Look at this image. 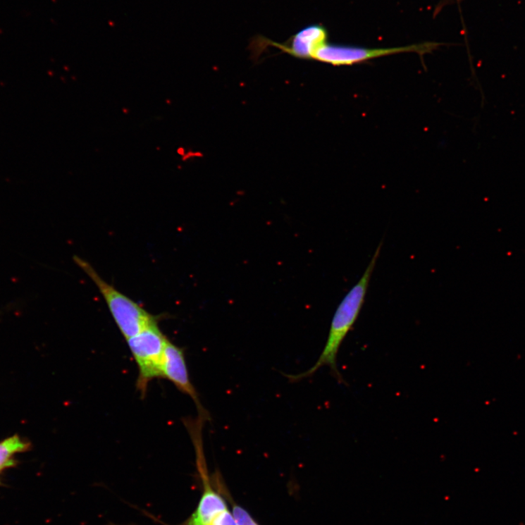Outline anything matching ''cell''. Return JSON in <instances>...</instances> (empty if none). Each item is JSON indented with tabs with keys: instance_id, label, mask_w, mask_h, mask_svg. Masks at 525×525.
<instances>
[{
	"instance_id": "1",
	"label": "cell",
	"mask_w": 525,
	"mask_h": 525,
	"mask_svg": "<svg viewBox=\"0 0 525 525\" xmlns=\"http://www.w3.org/2000/svg\"><path fill=\"white\" fill-rule=\"evenodd\" d=\"M382 242L378 246L375 254L358 283L347 292L340 303L333 318L326 346L319 359L308 371L299 374L285 375L290 382H298L312 376L323 366L331 371L339 383H344L343 378L338 366V354L342 343L351 330L363 307L370 280L380 257Z\"/></svg>"
},
{
	"instance_id": "2",
	"label": "cell",
	"mask_w": 525,
	"mask_h": 525,
	"mask_svg": "<svg viewBox=\"0 0 525 525\" xmlns=\"http://www.w3.org/2000/svg\"><path fill=\"white\" fill-rule=\"evenodd\" d=\"M74 259L76 264L95 283L125 340L134 337L144 328L158 321L157 318L105 282L89 263L78 257Z\"/></svg>"
},
{
	"instance_id": "3",
	"label": "cell",
	"mask_w": 525,
	"mask_h": 525,
	"mask_svg": "<svg viewBox=\"0 0 525 525\" xmlns=\"http://www.w3.org/2000/svg\"><path fill=\"white\" fill-rule=\"evenodd\" d=\"M127 341L139 369L137 388L144 397L149 383L162 378L163 352L169 340L160 330L157 321Z\"/></svg>"
},
{
	"instance_id": "4",
	"label": "cell",
	"mask_w": 525,
	"mask_h": 525,
	"mask_svg": "<svg viewBox=\"0 0 525 525\" xmlns=\"http://www.w3.org/2000/svg\"><path fill=\"white\" fill-rule=\"evenodd\" d=\"M438 45L436 43H424L404 47L366 49L327 43L315 53L312 60L326 63L333 66H353L369 59L396 54L415 52L419 54H425L433 51Z\"/></svg>"
},
{
	"instance_id": "5",
	"label": "cell",
	"mask_w": 525,
	"mask_h": 525,
	"mask_svg": "<svg viewBox=\"0 0 525 525\" xmlns=\"http://www.w3.org/2000/svg\"><path fill=\"white\" fill-rule=\"evenodd\" d=\"M328 31L323 25L314 24L304 27L283 44L262 36L257 37L253 41V48L257 51L272 47L297 58L312 60L315 53L328 43Z\"/></svg>"
},
{
	"instance_id": "6",
	"label": "cell",
	"mask_w": 525,
	"mask_h": 525,
	"mask_svg": "<svg viewBox=\"0 0 525 525\" xmlns=\"http://www.w3.org/2000/svg\"><path fill=\"white\" fill-rule=\"evenodd\" d=\"M162 378L170 381L180 392L192 398L200 419L204 421L209 419V414L202 407L199 394L189 376L184 350L171 341H168L163 352Z\"/></svg>"
},
{
	"instance_id": "7",
	"label": "cell",
	"mask_w": 525,
	"mask_h": 525,
	"mask_svg": "<svg viewBox=\"0 0 525 525\" xmlns=\"http://www.w3.org/2000/svg\"><path fill=\"white\" fill-rule=\"evenodd\" d=\"M205 489L199 501L198 507L187 525H210L221 513L227 510L226 503L223 498L205 482Z\"/></svg>"
},
{
	"instance_id": "8",
	"label": "cell",
	"mask_w": 525,
	"mask_h": 525,
	"mask_svg": "<svg viewBox=\"0 0 525 525\" xmlns=\"http://www.w3.org/2000/svg\"><path fill=\"white\" fill-rule=\"evenodd\" d=\"M30 447V445L24 442L18 435L0 443V471L14 466L15 460L12 459L13 455L28 450Z\"/></svg>"
},
{
	"instance_id": "9",
	"label": "cell",
	"mask_w": 525,
	"mask_h": 525,
	"mask_svg": "<svg viewBox=\"0 0 525 525\" xmlns=\"http://www.w3.org/2000/svg\"><path fill=\"white\" fill-rule=\"evenodd\" d=\"M233 516L237 525H259L245 510L240 507H235Z\"/></svg>"
},
{
	"instance_id": "10",
	"label": "cell",
	"mask_w": 525,
	"mask_h": 525,
	"mask_svg": "<svg viewBox=\"0 0 525 525\" xmlns=\"http://www.w3.org/2000/svg\"><path fill=\"white\" fill-rule=\"evenodd\" d=\"M210 525H237L234 516L228 510L218 514Z\"/></svg>"
}]
</instances>
